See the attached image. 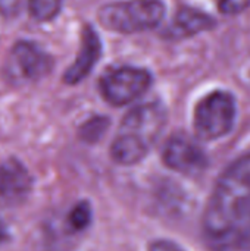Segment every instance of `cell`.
Listing matches in <instances>:
<instances>
[{
    "mask_svg": "<svg viewBox=\"0 0 250 251\" xmlns=\"http://www.w3.org/2000/svg\"><path fill=\"white\" fill-rule=\"evenodd\" d=\"M62 6V0H28L29 13L34 19L44 22L53 19Z\"/></svg>",
    "mask_w": 250,
    "mask_h": 251,
    "instance_id": "cell-11",
    "label": "cell"
},
{
    "mask_svg": "<svg viewBox=\"0 0 250 251\" xmlns=\"http://www.w3.org/2000/svg\"><path fill=\"white\" fill-rule=\"evenodd\" d=\"M105 126H106V121L105 119H93V121H90L87 125H85V128H84V137H88V135H91L93 138H96V137H99V135H102V132L105 131Z\"/></svg>",
    "mask_w": 250,
    "mask_h": 251,
    "instance_id": "cell-15",
    "label": "cell"
},
{
    "mask_svg": "<svg viewBox=\"0 0 250 251\" xmlns=\"http://www.w3.org/2000/svg\"><path fill=\"white\" fill-rule=\"evenodd\" d=\"M218 7L225 15H234L250 7V0H218Z\"/></svg>",
    "mask_w": 250,
    "mask_h": 251,
    "instance_id": "cell-13",
    "label": "cell"
},
{
    "mask_svg": "<svg viewBox=\"0 0 250 251\" xmlns=\"http://www.w3.org/2000/svg\"><path fill=\"white\" fill-rule=\"evenodd\" d=\"M32 179L27 168L16 159L0 163V199L6 203H19L31 190Z\"/></svg>",
    "mask_w": 250,
    "mask_h": 251,
    "instance_id": "cell-9",
    "label": "cell"
},
{
    "mask_svg": "<svg viewBox=\"0 0 250 251\" xmlns=\"http://www.w3.org/2000/svg\"><path fill=\"white\" fill-rule=\"evenodd\" d=\"M167 122V112L161 103H146L134 107L122 121L112 143V159L119 165H136L150 150Z\"/></svg>",
    "mask_w": 250,
    "mask_h": 251,
    "instance_id": "cell-2",
    "label": "cell"
},
{
    "mask_svg": "<svg viewBox=\"0 0 250 251\" xmlns=\"http://www.w3.org/2000/svg\"><path fill=\"white\" fill-rule=\"evenodd\" d=\"M152 84V75L146 69L122 66L109 69L99 82L103 99L113 106H124L139 99Z\"/></svg>",
    "mask_w": 250,
    "mask_h": 251,
    "instance_id": "cell-5",
    "label": "cell"
},
{
    "mask_svg": "<svg viewBox=\"0 0 250 251\" xmlns=\"http://www.w3.org/2000/svg\"><path fill=\"white\" fill-rule=\"evenodd\" d=\"M12 66L15 72L29 81H35L49 74L50 57L35 44L19 41L12 49Z\"/></svg>",
    "mask_w": 250,
    "mask_h": 251,
    "instance_id": "cell-7",
    "label": "cell"
},
{
    "mask_svg": "<svg viewBox=\"0 0 250 251\" xmlns=\"http://www.w3.org/2000/svg\"><path fill=\"white\" fill-rule=\"evenodd\" d=\"M22 0H0V13L6 18L18 15Z\"/></svg>",
    "mask_w": 250,
    "mask_h": 251,
    "instance_id": "cell-14",
    "label": "cell"
},
{
    "mask_svg": "<svg viewBox=\"0 0 250 251\" xmlns=\"http://www.w3.org/2000/svg\"><path fill=\"white\" fill-rule=\"evenodd\" d=\"M165 16L161 0H127L103 6L99 12L100 24L116 32L133 34L158 26Z\"/></svg>",
    "mask_w": 250,
    "mask_h": 251,
    "instance_id": "cell-3",
    "label": "cell"
},
{
    "mask_svg": "<svg viewBox=\"0 0 250 251\" xmlns=\"http://www.w3.org/2000/svg\"><path fill=\"white\" fill-rule=\"evenodd\" d=\"M7 238H9V235H7V229H6L4 224L0 221V244H1V243H4Z\"/></svg>",
    "mask_w": 250,
    "mask_h": 251,
    "instance_id": "cell-17",
    "label": "cell"
},
{
    "mask_svg": "<svg viewBox=\"0 0 250 251\" xmlns=\"http://www.w3.org/2000/svg\"><path fill=\"white\" fill-rule=\"evenodd\" d=\"M91 222V207L88 203H78L68 215V226L72 232H80L88 228Z\"/></svg>",
    "mask_w": 250,
    "mask_h": 251,
    "instance_id": "cell-12",
    "label": "cell"
},
{
    "mask_svg": "<svg viewBox=\"0 0 250 251\" xmlns=\"http://www.w3.org/2000/svg\"><path fill=\"white\" fill-rule=\"evenodd\" d=\"M234 119V97L225 91H214L203 97L196 106L194 131L202 140H217L230 132Z\"/></svg>",
    "mask_w": 250,
    "mask_h": 251,
    "instance_id": "cell-4",
    "label": "cell"
},
{
    "mask_svg": "<svg viewBox=\"0 0 250 251\" xmlns=\"http://www.w3.org/2000/svg\"><path fill=\"white\" fill-rule=\"evenodd\" d=\"M149 251H184L180 246L171 243V241H167V240H161V241H155Z\"/></svg>",
    "mask_w": 250,
    "mask_h": 251,
    "instance_id": "cell-16",
    "label": "cell"
},
{
    "mask_svg": "<svg viewBox=\"0 0 250 251\" xmlns=\"http://www.w3.org/2000/svg\"><path fill=\"white\" fill-rule=\"evenodd\" d=\"M164 162L172 171L184 175H199L205 171L208 160L203 150L184 134L174 135L164 149Z\"/></svg>",
    "mask_w": 250,
    "mask_h": 251,
    "instance_id": "cell-6",
    "label": "cell"
},
{
    "mask_svg": "<svg viewBox=\"0 0 250 251\" xmlns=\"http://www.w3.org/2000/svg\"><path fill=\"white\" fill-rule=\"evenodd\" d=\"M214 26L215 21L209 15L192 7H181L171 24L168 34L174 38H183L208 31Z\"/></svg>",
    "mask_w": 250,
    "mask_h": 251,
    "instance_id": "cell-10",
    "label": "cell"
},
{
    "mask_svg": "<svg viewBox=\"0 0 250 251\" xmlns=\"http://www.w3.org/2000/svg\"><path fill=\"white\" fill-rule=\"evenodd\" d=\"M203 234L214 251H250V154L218 179L205 210Z\"/></svg>",
    "mask_w": 250,
    "mask_h": 251,
    "instance_id": "cell-1",
    "label": "cell"
},
{
    "mask_svg": "<svg viewBox=\"0 0 250 251\" xmlns=\"http://www.w3.org/2000/svg\"><path fill=\"white\" fill-rule=\"evenodd\" d=\"M102 51V43L96 31L87 25L83 29L81 34V47L77 54L75 62L68 68L65 72V82L66 84H78L81 79H84L93 69V66L97 63Z\"/></svg>",
    "mask_w": 250,
    "mask_h": 251,
    "instance_id": "cell-8",
    "label": "cell"
}]
</instances>
